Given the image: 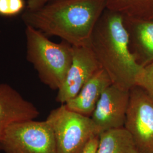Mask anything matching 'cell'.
Instances as JSON below:
<instances>
[{"mask_svg":"<svg viewBox=\"0 0 153 153\" xmlns=\"http://www.w3.org/2000/svg\"><path fill=\"white\" fill-rule=\"evenodd\" d=\"M99 136H95L88 143L82 153H96L98 146Z\"/></svg>","mask_w":153,"mask_h":153,"instance_id":"17","label":"cell"},{"mask_svg":"<svg viewBox=\"0 0 153 153\" xmlns=\"http://www.w3.org/2000/svg\"><path fill=\"white\" fill-rule=\"evenodd\" d=\"M129 99L130 90L114 84L104 90L91 116L98 135L124 128Z\"/></svg>","mask_w":153,"mask_h":153,"instance_id":"7","label":"cell"},{"mask_svg":"<svg viewBox=\"0 0 153 153\" xmlns=\"http://www.w3.org/2000/svg\"><path fill=\"white\" fill-rule=\"evenodd\" d=\"M96 153H140L131 134L123 128L102 133Z\"/></svg>","mask_w":153,"mask_h":153,"instance_id":"12","label":"cell"},{"mask_svg":"<svg viewBox=\"0 0 153 153\" xmlns=\"http://www.w3.org/2000/svg\"><path fill=\"white\" fill-rule=\"evenodd\" d=\"M124 128L139 153H153V98L138 86L130 90Z\"/></svg>","mask_w":153,"mask_h":153,"instance_id":"6","label":"cell"},{"mask_svg":"<svg viewBox=\"0 0 153 153\" xmlns=\"http://www.w3.org/2000/svg\"><path fill=\"white\" fill-rule=\"evenodd\" d=\"M45 120L53 132L58 153H82L98 135L91 117L68 109L65 104L52 110Z\"/></svg>","mask_w":153,"mask_h":153,"instance_id":"4","label":"cell"},{"mask_svg":"<svg viewBox=\"0 0 153 153\" xmlns=\"http://www.w3.org/2000/svg\"><path fill=\"white\" fill-rule=\"evenodd\" d=\"M107 9L123 16L153 21V0H107Z\"/></svg>","mask_w":153,"mask_h":153,"instance_id":"13","label":"cell"},{"mask_svg":"<svg viewBox=\"0 0 153 153\" xmlns=\"http://www.w3.org/2000/svg\"><path fill=\"white\" fill-rule=\"evenodd\" d=\"M112 84L109 76L100 69L85 84L74 98L64 104L71 111L91 117L102 93Z\"/></svg>","mask_w":153,"mask_h":153,"instance_id":"11","label":"cell"},{"mask_svg":"<svg viewBox=\"0 0 153 153\" xmlns=\"http://www.w3.org/2000/svg\"><path fill=\"white\" fill-rule=\"evenodd\" d=\"M52 0H26V10L35 11L42 8Z\"/></svg>","mask_w":153,"mask_h":153,"instance_id":"16","label":"cell"},{"mask_svg":"<svg viewBox=\"0 0 153 153\" xmlns=\"http://www.w3.org/2000/svg\"><path fill=\"white\" fill-rule=\"evenodd\" d=\"M25 6V0H0V15L15 16L21 13Z\"/></svg>","mask_w":153,"mask_h":153,"instance_id":"15","label":"cell"},{"mask_svg":"<svg viewBox=\"0 0 153 153\" xmlns=\"http://www.w3.org/2000/svg\"><path fill=\"white\" fill-rule=\"evenodd\" d=\"M39 115L38 109L33 103L10 85L0 83V140L11 124L35 120Z\"/></svg>","mask_w":153,"mask_h":153,"instance_id":"9","label":"cell"},{"mask_svg":"<svg viewBox=\"0 0 153 153\" xmlns=\"http://www.w3.org/2000/svg\"><path fill=\"white\" fill-rule=\"evenodd\" d=\"M136 86L143 88L153 98V62L143 67L137 78Z\"/></svg>","mask_w":153,"mask_h":153,"instance_id":"14","label":"cell"},{"mask_svg":"<svg viewBox=\"0 0 153 153\" xmlns=\"http://www.w3.org/2000/svg\"><path fill=\"white\" fill-rule=\"evenodd\" d=\"M73 47V46H72ZM101 68L90 47H73V58L56 101L65 104L74 98L85 84Z\"/></svg>","mask_w":153,"mask_h":153,"instance_id":"8","label":"cell"},{"mask_svg":"<svg viewBox=\"0 0 153 153\" xmlns=\"http://www.w3.org/2000/svg\"><path fill=\"white\" fill-rule=\"evenodd\" d=\"M4 153H58L53 131L46 120L17 122L0 140Z\"/></svg>","mask_w":153,"mask_h":153,"instance_id":"5","label":"cell"},{"mask_svg":"<svg viewBox=\"0 0 153 153\" xmlns=\"http://www.w3.org/2000/svg\"><path fill=\"white\" fill-rule=\"evenodd\" d=\"M26 58L36 71L41 82L58 90L71 65L73 47L62 40L52 42L44 33L26 26Z\"/></svg>","mask_w":153,"mask_h":153,"instance_id":"3","label":"cell"},{"mask_svg":"<svg viewBox=\"0 0 153 153\" xmlns=\"http://www.w3.org/2000/svg\"><path fill=\"white\" fill-rule=\"evenodd\" d=\"M107 5V0H52L38 10H26L22 19L26 26L59 37L73 47H90Z\"/></svg>","mask_w":153,"mask_h":153,"instance_id":"1","label":"cell"},{"mask_svg":"<svg viewBox=\"0 0 153 153\" xmlns=\"http://www.w3.org/2000/svg\"><path fill=\"white\" fill-rule=\"evenodd\" d=\"M90 47L112 84L126 90L136 86L143 67L131 52L121 14L107 9L104 11L94 30Z\"/></svg>","mask_w":153,"mask_h":153,"instance_id":"2","label":"cell"},{"mask_svg":"<svg viewBox=\"0 0 153 153\" xmlns=\"http://www.w3.org/2000/svg\"><path fill=\"white\" fill-rule=\"evenodd\" d=\"M131 52L142 67L153 62V21L123 16Z\"/></svg>","mask_w":153,"mask_h":153,"instance_id":"10","label":"cell"}]
</instances>
